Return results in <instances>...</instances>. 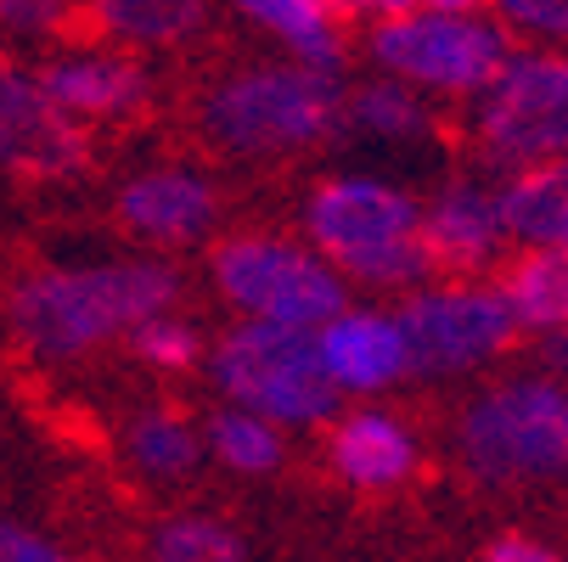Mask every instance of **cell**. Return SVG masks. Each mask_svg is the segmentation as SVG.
I'll return each instance as SVG.
<instances>
[{
	"mask_svg": "<svg viewBox=\"0 0 568 562\" xmlns=\"http://www.w3.org/2000/svg\"><path fill=\"white\" fill-rule=\"evenodd\" d=\"M181 276L164 259H102V265H40L7 293L12 338L45 360L68 366L102 344L170 315Z\"/></svg>",
	"mask_w": 568,
	"mask_h": 562,
	"instance_id": "1",
	"label": "cell"
},
{
	"mask_svg": "<svg viewBox=\"0 0 568 562\" xmlns=\"http://www.w3.org/2000/svg\"><path fill=\"white\" fill-rule=\"evenodd\" d=\"M310 248L344 282L417 293L434 270L423 243V203L377 175H333L304 203Z\"/></svg>",
	"mask_w": 568,
	"mask_h": 562,
	"instance_id": "2",
	"label": "cell"
},
{
	"mask_svg": "<svg viewBox=\"0 0 568 562\" xmlns=\"http://www.w3.org/2000/svg\"><path fill=\"white\" fill-rule=\"evenodd\" d=\"M366 51L383 79L417 96H484L507 68L513 45L496 12L467 0H428V7H366Z\"/></svg>",
	"mask_w": 568,
	"mask_h": 562,
	"instance_id": "3",
	"label": "cell"
},
{
	"mask_svg": "<svg viewBox=\"0 0 568 562\" xmlns=\"http://www.w3.org/2000/svg\"><path fill=\"white\" fill-rule=\"evenodd\" d=\"M203 135L231 157H287L344 130V85L293 62H248L209 85L197 108Z\"/></svg>",
	"mask_w": 568,
	"mask_h": 562,
	"instance_id": "4",
	"label": "cell"
},
{
	"mask_svg": "<svg viewBox=\"0 0 568 562\" xmlns=\"http://www.w3.org/2000/svg\"><path fill=\"white\" fill-rule=\"evenodd\" d=\"M214 388L236 411L265 417L271 428H315L338 417V388L321 366L315 333L265 327V320H236L209 355Z\"/></svg>",
	"mask_w": 568,
	"mask_h": 562,
	"instance_id": "5",
	"label": "cell"
},
{
	"mask_svg": "<svg viewBox=\"0 0 568 562\" xmlns=\"http://www.w3.org/2000/svg\"><path fill=\"white\" fill-rule=\"evenodd\" d=\"M568 399L551 377H507L484 388L456 422V461L478 484H546L568 467Z\"/></svg>",
	"mask_w": 568,
	"mask_h": 562,
	"instance_id": "6",
	"label": "cell"
},
{
	"mask_svg": "<svg viewBox=\"0 0 568 562\" xmlns=\"http://www.w3.org/2000/svg\"><path fill=\"white\" fill-rule=\"evenodd\" d=\"M214 287L225 304L242 309V320H265V327L321 333L327 320L349 309V282L321 259L310 243L293 236H231L214 248Z\"/></svg>",
	"mask_w": 568,
	"mask_h": 562,
	"instance_id": "7",
	"label": "cell"
},
{
	"mask_svg": "<svg viewBox=\"0 0 568 562\" xmlns=\"http://www.w3.org/2000/svg\"><path fill=\"white\" fill-rule=\"evenodd\" d=\"M473 130L478 146L518 175L568 157V51H513L478 96Z\"/></svg>",
	"mask_w": 568,
	"mask_h": 562,
	"instance_id": "8",
	"label": "cell"
},
{
	"mask_svg": "<svg viewBox=\"0 0 568 562\" xmlns=\"http://www.w3.org/2000/svg\"><path fill=\"white\" fill-rule=\"evenodd\" d=\"M394 327L405 338V360L423 377H456L484 360H496L518 338V315L501 298V287L484 282H450V287H417L405 293Z\"/></svg>",
	"mask_w": 568,
	"mask_h": 562,
	"instance_id": "9",
	"label": "cell"
},
{
	"mask_svg": "<svg viewBox=\"0 0 568 562\" xmlns=\"http://www.w3.org/2000/svg\"><path fill=\"white\" fill-rule=\"evenodd\" d=\"M91 141L45 91L34 68L0 62V170L18 181H68L85 170Z\"/></svg>",
	"mask_w": 568,
	"mask_h": 562,
	"instance_id": "10",
	"label": "cell"
},
{
	"mask_svg": "<svg viewBox=\"0 0 568 562\" xmlns=\"http://www.w3.org/2000/svg\"><path fill=\"white\" fill-rule=\"evenodd\" d=\"M119 219L152 248H192L214 231L220 197H214L209 175H197L186 164H158L119 186Z\"/></svg>",
	"mask_w": 568,
	"mask_h": 562,
	"instance_id": "11",
	"label": "cell"
},
{
	"mask_svg": "<svg viewBox=\"0 0 568 562\" xmlns=\"http://www.w3.org/2000/svg\"><path fill=\"white\" fill-rule=\"evenodd\" d=\"M40 91L68 113V119H124L146 102V73L135 57L113 45H85V51H57L34 68Z\"/></svg>",
	"mask_w": 568,
	"mask_h": 562,
	"instance_id": "12",
	"label": "cell"
},
{
	"mask_svg": "<svg viewBox=\"0 0 568 562\" xmlns=\"http://www.w3.org/2000/svg\"><path fill=\"white\" fill-rule=\"evenodd\" d=\"M315 344H321V366H327L338 394H383L412 371L405 338L394 327V315L383 309H344L338 320H327L315 333Z\"/></svg>",
	"mask_w": 568,
	"mask_h": 562,
	"instance_id": "13",
	"label": "cell"
},
{
	"mask_svg": "<svg viewBox=\"0 0 568 562\" xmlns=\"http://www.w3.org/2000/svg\"><path fill=\"white\" fill-rule=\"evenodd\" d=\"M423 243L445 270H484L507 243L501 197L478 181H450L445 192H434V203H423Z\"/></svg>",
	"mask_w": 568,
	"mask_h": 562,
	"instance_id": "14",
	"label": "cell"
},
{
	"mask_svg": "<svg viewBox=\"0 0 568 562\" xmlns=\"http://www.w3.org/2000/svg\"><path fill=\"white\" fill-rule=\"evenodd\" d=\"M327 461L355 490H394L417 472V433L388 411H349L333 422Z\"/></svg>",
	"mask_w": 568,
	"mask_h": 562,
	"instance_id": "15",
	"label": "cell"
},
{
	"mask_svg": "<svg viewBox=\"0 0 568 562\" xmlns=\"http://www.w3.org/2000/svg\"><path fill=\"white\" fill-rule=\"evenodd\" d=\"M254 29H265L293 68L315 73V79H344L349 68V45H344V23L333 7H321V0H248L242 7Z\"/></svg>",
	"mask_w": 568,
	"mask_h": 562,
	"instance_id": "16",
	"label": "cell"
},
{
	"mask_svg": "<svg viewBox=\"0 0 568 562\" xmlns=\"http://www.w3.org/2000/svg\"><path fill=\"white\" fill-rule=\"evenodd\" d=\"M501 225L529 248H568V157L513 175L501 192Z\"/></svg>",
	"mask_w": 568,
	"mask_h": 562,
	"instance_id": "17",
	"label": "cell"
},
{
	"mask_svg": "<svg viewBox=\"0 0 568 562\" xmlns=\"http://www.w3.org/2000/svg\"><path fill=\"white\" fill-rule=\"evenodd\" d=\"M344 130L372 146H417L434 135V108L394 79H366L361 91L344 96Z\"/></svg>",
	"mask_w": 568,
	"mask_h": 562,
	"instance_id": "18",
	"label": "cell"
},
{
	"mask_svg": "<svg viewBox=\"0 0 568 562\" xmlns=\"http://www.w3.org/2000/svg\"><path fill=\"white\" fill-rule=\"evenodd\" d=\"M501 298L513 304L518 327H529V333H562L568 327V248H529L507 270Z\"/></svg>",
	"mask_w": 568,
	"mask_h": 562,
	"instance_id": "19",
	"label": "cell"
},
{
	"mask_svg": "<svg viewBox=\"0 0 568 562\" xmlns=\"http://www.w3.org/2000/svg\"><path fill=\"white\" fill-rule=\"evenodd\" d=\"M124 456L135 461L141 478H152V484H175V478H186L203 456V433L181 417V411H135L130 428H124Z\"/></svg>",
	"mask_w": 568,
	"mask_h": 562,
	"instance_id": "20",
	"label": "cell"
},
{
	"mask_svg": "<svg viewBox=\"0 0 568 562\" xmlns=\"http://www.w3.org/2000/svg\"><path fill=\"white\" fill-rule=\"evenodd\" d=\"M91 18L119 45H175L203 23V7L192 0H108Z\"/></svg>",
	"mask_w": 568,
	"mask_h": 562,
	"instance_id": "21",
	"label": "cell"
},
{
	"mask_svg": "<svg viewBox=\"0 0 568 562\" xmlns=\"http://www.w3.org/2000/svg\"><path fill=\"white\" fill-rule=\"evenodd\" d=\"M209 450H214L231 472H242V478H265V472L282 467L287 439H282V428H271L265 417H248V411L225 406V411L209 417Z\"/></svg>",
	"mask_w": 568,
	"mask_h": 562,
	"instance_id": "22",
	"label": "cell"
},
{
	"mask_svg": "<svg viewBox=\"0 0 568 562\" xmlns=\"http://www.w3.org/2000/svg\"><path fill=\"white\" fill-rule=\"evenodd\" d=\"M152 562H248V551H242L236 529H225L220 518L186 512L152 534Z\"/></svg>",
	"mask_w": 568,
	"mask_h": 562,
	"instance_id": "23",
	"label": "cell"
},
{
	"mask_svg": "<svg viewBox=\"0 0 568 562\" xmlns=\"http://www.w3.org/2000/svg\"><path fill=\"white\" fill-rule=\"evenodd\" d=\"M130 349L146 366H158V371H186V366L203 360V344H197V333L186 327L181 315H158V320H146V327H135Z\"/></svg>",
	"mask_w": 568,
	"mask_h": 562,
	"instance_id": "24",
	"label": "cell"
},
{
	"mask_svg": "<svg viewBox=\"0 0 568 562\" xmlns=\"http://www.w3.org/2000/svg\"><path fill=\"white\" fill-rule=\"evenodd\" d=\"M73 7L62 0H0V29L18 34V40H57L73 29Z\"/></svg>",
	"mask_w": 568,
	"mask_h": 562,
	"instance_id": "25",
	"label": "cell"
},
{
	"mask_svg": "<svg viewBox=\"0 0 568 562\" xmlns=\"http://www.w3.org/2000/svg\"><path fill=\"white\" fill-rule=\"evenodd\" d=\"M496 23L535 34V40H551V45H568V0H501Z\"/></svg>",
	"mask_w": 568,
	"mask_h": 562,
	"instance_id": "26",
	"label": "cell"
},
{
	"mask_svg": "<svg viewBox=\"0 0 568 562\" xmlns=\"http://www.w3.org/2000/svg\"><path fill=\"white\" fill-rule=\"evenodd\" d=\"M0 562H73L62 545H51L45 534L12 523V518H0Z\"/></svg>",
	"mask_w": 568,
	"mask_h": 562,
	"instance_id": "27",
	"label": "cell"
},
{
	"mask_svg": "<svg viewBox=\"0 0 568 562\" xmlns=\"http://www.w3.org/2000/svg\"><path fill=\"white\" fill-rule=\"evenodd\" d=\"M484 562H562V556L546 551V545H535V540H524V534H513V540L490 545V556H484Z\"/></svg>",
	"mask_w": 568,
	"mask_h": 562,
	"instance_id": "28",
	"label": "cell"
},
{
	"mask_svg": "<svg viewBox=\"0 0 568 562\" xmlns=\"http://www.w3.org/2000/svg\"><path fill=\"white\" fill-rule=\"evenodd\" d=\"M546 366H551V371H568V327L546 338Z\"/></svg>",
	"mask_w": 568,
	"mask_h": 562,
	"instance_id": "29",
	"label": "cell"
},
{
	"mask_svg": "<svg viewBox=\"0 0 568 562\" xmlns=\"http://www.w3.org/2000/svg\"><path fill=\"white\" fill-rule=\"evenodd\" d=\"M562 439H568V411H562Z\"/></svg>",
	"mask_w": 568,
	"mask_h": 562,
	"instance_id": "30",
	"label": "cell"
}]
</instances>
